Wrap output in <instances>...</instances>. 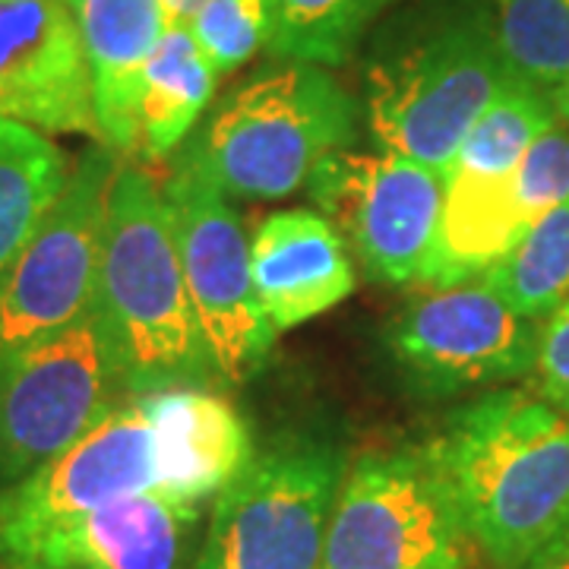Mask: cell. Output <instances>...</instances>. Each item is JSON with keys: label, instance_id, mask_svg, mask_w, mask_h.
<instances>
[{"label": "cell", "instance_id": "cell-27", "mask_svg": "<svg viewBox=\"0 0 569 569\" xmlns=\"http://www.w3.org/2000/svg\"><path fill=\"white\" fill-rule=\"evenodd\" d=\"M531 373L538 396L569 415V305L541 323L538 358Z\"/></svg>", "mask_w": 569, "mask_h": 569}, {"label": "cell", "instance_id": "cell-9", "mask_svg": "<svg viewBox=\"0 0 569 569\" xmlns=\"http://www.w3.org/2000/svg\"><path fill=\"white\" fill-rule=\"evenodd\" d=\"M118 152L104 142L82 152L61 200L0 272V355L61 332L96 310L108 187Z\"/></svg>", "mask_w": 569, "mask_h": 569}, {"label": "cell", "instance_id": "cell-4", "mask_svg": "<svg viewBox=\"0 0 569 569\" xmlns=\"http://www.w3.org/2000/svg\"><path fill=\"white\" fill-rule=\"evenodd\" d=\"M358 104L320 63L284 61L234 89L193 149L231 200H282L348 149Z\"/></svg>", "mask_w": 569, "mask_h": 569}, {"label": "cell", "instance_id": "cell-14", "mask_svg": "<svg viewBox=\"0 0 569 569\" xmlns=\"http://www.w3.org/2000/svg\"><path fill=\"white\" fill-rule=\"evenodd\" d=\"M200 509L130 493L48 531L17 569H187Z\"/></svg>", "mask_w": 569, "mask_h": 569}, {"label": "cell", "instance_id": "cell-11", "mask_svg": "<svg viewBox=\"0 0 569 569\" xmlns=\"http://www.w3.org/2000/svg\"><path fill=\"white\" fill-rule=\"evenodd\" d=\"M307 187L370 279L421 282L443 216V174L389 149H339L317 164Z\"/></svg>", "mask_w": 569, "mask_h": 569}, {"label": "cell", "instance_id": "cell-10", "mask_svg": "<svg viewBox=\"0 0 569 569\" xmlns=\"http://www.w3.org/2000/svg\"><path fill=\"white\" fill-rule=\"evenodd\" d=\"M142 490H159V443L133 396L104 411L54 459L0 490V569H17L48 531Z\"/></svg>", "mask_w": 569, "mask_h": 569}, {"label": "cell", "instance_id": "cell-12", "mask_svg": "<svg viewBox=\"0 0 569 569\" xmlns=\"http://www.w3.org/2000/svg\"><path fill=\"white\" fill-rule=\"evenodd\" d=\"M538 339L541 323L516 313L485 279L427 284L387 332L396 361L433 396L529 377Z\"/></svg>", "mask_w": 569, "mask_h": 569}, {"label": "cell", "instance_id": "cell-24", "mask_svg": "<svg viewBox=\"0 0 569 569\" xmlns=\"http://www.w3.org/2000/svg\"><path fill=\"white\" fill-rule=\"evenodd\" d=\"M493 32L519 80L550 92L569 77V0H493Z\"/></svg>", "mask_w": 569, "mask_h": 569}, {"label": "cell", "instance_id": "cell-16", "mask_svg": "<svg viewBox=\"0 0 569 569\" xmlns=\"http://www.w3.org/2000/svg\"><path fill=\"white\" fill-rule=\"evenodd\" d=\"M156 425L159 490L178 503L203 507L253 462L244 418L219 392L183 383L140 392Z\"/></svg>", "mask_w": 569, "mask_h": 569}, {"label": "cell", "instance_id": "cell-2", "mask_svg": "<svg viewBox=\"0 0 569 569\" xmlns=\"http://www.w3.org/2000/svg\"><path fill=\"white\" fill-rule=\"evenodd\" d=\"M96 320L123 389L200 383L216 370L187 291L164 193L137 164H118L104 206Z\"/></svg>", "mask_w": 569, "mask_h": 569}, {"label": "cell", "instance_id": "cell-19", "mask_svg": "<svg viewBox=\"0 0 569 569\" xmlns=\"http://www.w3.org/2000/svg\"><path fill=\"white\" fill-rule=\"evenodd\" d=\"M216 80L219 73L190 36L187 22H168L142 73L140 152L146 159H164L181 149L212 99Z\"/></svg>", "mask_w": 569, "mask_h": 569}, {"label": "cell", "instance_id": "cell-20", "mask_svg": "<svg viewBox=\"0 0 569 569\" xmlns=\"http://www.w3.org/2000/svg\"><path fill=\"white\" fill-rule=\"evenodd\" d=\"M70 171L67 152L48 133L0 114V272L61 200Z\"/></svg>", "mask_w": 569, "mask_h": 569}, {"label": "cell", "instance_id": "cell-30", "mask_svg": "<svg viewBox=\"0 0 569 569\" xmlns=\"http://www.w3.org/2000/svg\"><path fill=\"white\" fill-rule=\"evenodd\" d=\"M531 569H569V541L560 550H553L550 557H545L541 563H535Z\"/></svg>", "mask_w": 569, "mask_h": 569}, {"label": "cell", "instance_id": "cell-5", "mask_svg": "<svg viewBox=\"0 0 569 569\" xmlns=\"http://www.w3.org/2000/svg\"><path fill=\"white\" fill-rule=\"evenodd\" d=\"M462 516L425 449L367 452L339 485L317 569H468Z\"/></svg>", "mask_w": 569, "mask_h": 569}, {"label": "cell", "instance_id": "cell-23", "mask_svg": "<svg viewBox=\"0 0 569 569\" xmlns=\"http://www.w3.org/2000/svg\"><path fill=\"white\" fill-rule=\"evenodd\" d=\"M389 3L396 0H272L269 51L282 61L342 63Z\"/></svg>", "mask_w": 569, "mask_h": 569}, {"label": "cell", "instance_id": "cell-17", "mask_svg": "<svg viewBox=\"0 0 569 569\" xmlns=\"http://www.w3.org/2000/svg\"><path fill=\"white\" fill-rule=\"evenodd\" d=\"M92 77L102 142L118 156L140 152V92L168 13L162 0H73Z\"/></svg>", "mask_w": 569, "mask_h": 569}, {"label": "cell", "instance_id": "cell-3", "mask_svg": "<svg viewBox=\"0 0 569 569\" xmlns=\"http://www.w3.org/2000/svg\"><path fill=\"white\" fill-rule=\"evenodd\" d=\"M516 80L490 13L449 17L370 61L367 123L383 149L449 178L468 130Z\"/></svg>", "mask_w": 569, "mask_h": 569}, {"label": "cell", "instance_id": "cell-29", "mask_svg": "<svg viewBox=\"0 0 569 569\" xmlns=\"http://www.w3.org/2000/svg\"><path fill=\"white\" fill-rule=\"evenodd\" d=\"M550 102L557 108V118L563 123H569V77L560 86L550 89Z\"/></svg>", "mask_w": 569, "mask_h": 569}, {"label": "cell", "instance_id": "cell-7", "mask_svg": "<svg viewBox=\"0 0 569 569\" xmlns=\"http://www.w3.org/2000/svg\"><path fill=\"white\" fill-rule=\"evenodd\" d=\"M181 253L187 291L212 351L216 370L244 380L263 365L276 342L250 279V241L231 197L209 178L193 142L183 140L171 178L162 187Z\"/></svg>", "mask_w": 569, "mask_h": 569}, {"label": "cell", "instance_id": "cell-6", "mask_svg": "<svg viewBox=\"0 0 569 569\" xmlns=\"http://www.w3.org/2000/svg\"><path fill=\"white\" fill-rule=\"evenodd\" d=\"M346 468L339 449L310 443L253 456L216 497L193 569H317Z\"/></svg>", "mask_w": 569, "mask_h": 569}, {"label": "cell", "instance_id": "cell-26", "mask_svg": "<svg viewBox=\"0 0 569 569\" xmlns=\"http://www.w3.org/2000/svg\"><path fill=\"white\" fill-rule=\"evenodd\" d=\"M512 183L531 219L569 200V130L557 121L531 142L512 171Z\"/></svg>", "mask_w": 569, "mask_h": 569}, {"label": "cell", "instance_id": "cell-13", "mask_svg": "<svg viewBox=\"0 0 569 569\" xmlns=\"http://www.w3.org/2000/svg\"><path fill=\"white\" fill-rule=\"evenodd\" d=\"M0 114L41 133L102 142L70 0H0Z\"/></svg>", "mask_w": 569, "mask_h": 569}, {"label": "cell", "instance_id": "cell-22", "mask_svg": "<svg viewBox=\"0 0 569 569\" xmlns=\"http://www.w3.org/2000/svg\"><path fill=\"white\" fill-rule=\"evenodd\" d=\"M557 121L560 118L550 102V92L526 80H516L468 130L449 171L490 178L509 174L522 162L531 142L548 133Z\"/></svg>", "mask_w": 569, "mask_h": 569}, {"label": "cell", "instance_id": "cell-31", "mask_svg": "<svg viewBox=\"0 0 569 569\" xmlns=\"http://www.w3.org/2000/svg\"><path fill=\"white\" fill-rule=\"evenodd\" d=\"M70 3H73V0H70Z\"/></svg>", "mask_w": 569, "mask_h": 569}, {"label": "cell", "instance_id": "cell-28", "mask_svg": "<svg viewBox=\"0 0 569 569\" xmlns=\"http://www.w3.org/2000/svg\"><path fill=\"white\" fill-rule=\"evenodd\" d=\"M200 3H203V0H162L164 13H168V20L171 22H187L197 10H200Z\"/></svg>", "mask_w": 569, "mask_h": 569}, {"label": "cell", "instance_id": "cell-1", "mask_svg": "<svg viewBox=\"0 0 569 569\" xmlns=\"http://www.w3.org/2000/svg\"><path fill=\"white\" fill-rule=\"evenodd\" d=\"M425 452L497 569H531L569 541V415L548 399L481 396L452 411Z\"/></svg>", "mask_w": 569, "mask_h": 569}, {"label": "cell", "instance_id": "cell-8", "mask_svg": "<svg viewBox=\"0 0 569 569\" xmlns=\"http://www.w3.org/2000/svg\"><path fill=\"white\" fill-rule=\"evenodd\" d=\"M121 373L96 313L0 355V490L54 459L118 406Z\"/></svg>", "mask_w": 569, "mask_h": 569}, {"label": "cell", "instance_id": "cell-15", "mask_svg": "<svg viewBox=\"0 0 569 569\" xmlns=\"http://www.w3.org/2000/svg\"><path fill=\"white\" fill-rule=\"evenodd\" d=\"M250 279L276 332L295 329L355 291V266L336 224L313 209L269 216L250 241Z\"/></svg>", "mask_w": 569, "mask_h": 569}, {"label": "cell", "instance_id": "cell-21", "mask_svg": "<svg viewBox=\"0 0 569 569\" xmlns=\"http://www.w3.org/2000/svg\"><path fill=\"white\" fill-rule=\"evenodd\" d=\"M481 279L516 313L538 323L569 305V200L538 216Z\"/></svg>", "mask_w": 569, "mask_h": 569}, {"label": "cell", "instance_id": "cell-18", "mask_svg": "<svg viewBox=\"0 0 569 569\" xmlns=\"http://www.w3.org/2000/svg\"><path fill=\"white\" fill-rule=\"evenodd\" d=\"M531 222L535 219L516 193L512 171L500 178L449 171L437 244L421 282L459 284L481 279L507 257Z\"/></svg>", "mask_w": 569, "mask_h": 569}, {"label": "cell", "instance_id": "cell-25", "mask_svg": "<svg viewBox=\"0 0 569 569\" xmlns=\"http://www.w3.org/2000/svg\"><path fill=\"white\" fill-rule=\"evenodd\" d=\"M187 29L219 77L234 73L269 48L276 29L272 0H203Z\"/></svg>", "mask_w": 569, "mask_h": 569}]
</instances>
